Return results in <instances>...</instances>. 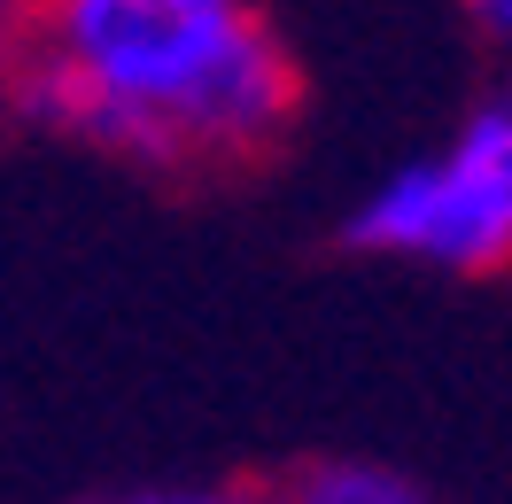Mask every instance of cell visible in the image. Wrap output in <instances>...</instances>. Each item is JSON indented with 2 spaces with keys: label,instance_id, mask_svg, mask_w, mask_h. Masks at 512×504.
<instances>
[{
  "label": "cell",
  "instance_id": "6",
  "mask_svg": "<svg viewBox=\"0 0 512 504\" xmlns=\"http://www.w3.org/2000/svg\"><path fill=\"white\" fill-rule=\"evenodd\" d=\"M132 504H288V497H233V489H179V497H132Z\"/></svg>",
  "mask_w": 512,
  "mask_h": 504
},
{
  "label": "cell",
  "instance_id": "1",
  "mask_svg": "<svg viewBox=\"0 0 512 504\" xmlns=\"http://www.w3.org/2000/svg\"><path fill=\"white\" fill-rule=\"evenodd\" d=\"M295 101L303 78L256 0H39L16 117L202 179L280 148Z\"/></svg>",
  "mask_w": 512,
  "mask_h": 504
},
{
  "label": "cell",
  "instance_id": "2",
  "mask_svg": "<svg viewBox=\"0 0 512 504\" xmlns=\"http://www.w3.org/2000/svg\"><path fill=\"white\" fill-rule=\"evenodd\" d=\"M342 241L435 272H512V94H489L443 148L365 187Z\"/></svg>",
  "mask_w": 512,
  "mask_h": 504
},
{
  "label": "cell",
  "instance_id": "4",
  "mask_svg": "<svg viewBox=\"0 0 512 504\" xmlns=\"http://www.w3.org/2000/svg\"><path fill=\"white\" fill-rule=\"evenodd\" d=\"M24 55H32V24H8V16H0V117L16 109V86H24Z\"/></svg>",
  "mask_w": 512,
  "mask_h": 504
},
{
  "label": "cell",
  "instance_id": "3",
  "mask_svg": "<svg viewBox=\"0 0 512 504\" xmlns=\"http://www.w3.org/2000/svg\"><path fill=\"white\" fill-rule=\"evenodd\" d=\"M288 504H419V489L373 458H319L288 481Z\"/></svg>",
  "mask_w": 512,
  "mask_h": 504
},
{
  "label": "cell",
  "instance_id": "5",
  "mask_svg": "<svg viewBox=\"0 0 512 504\" xmlns=\"http://www.w3.org/2000/svg\"><path fill=\"white\" fill-rule=\"evenodd\" d=\"M466 16H474V32L489 39V47H505L512 55V0H458Z\"/></svg>",
  "mask_w": 512,
  "mask_h": 504
},
{
  "label": "cell",
  "instance_id": "7",
  "mask_svg": "<svg viewBox=\"0 0 512 504\" xmlns=\"http://www.w3.org/2000/svg\"><path fill=\"white\" fill-rule=\"evenodd\" d=\"M32 8H39V0H0V16H8V24H32Z\"/></svg>",
  "mask_w": 512,
  "mask_h": 504
}]
</instances>
